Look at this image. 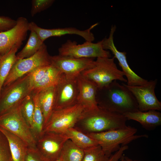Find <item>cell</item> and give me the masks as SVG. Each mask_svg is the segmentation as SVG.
Returning <instances> with one entry per match:
<instances>
[{
  "label": "cell",
  "instance_id": "3",
  "mask_svg": "<svg viewBox=\"0 0 161 161\" xmlns=\"http://www.w3.org/2000/svg\"><path fill=\"white\" fill-rule=\"evenodd\" d=\"M137 129L130 126L119 129L97 133H90L87 135L94 140L105 154L110 157L117 151L121 146L127 145L139 138L148 137L146 134L136 135Z\"/></svg>",
  "mask_w": 161,
  "mask_h": 161
},
{
  "label": "cell",
  "instance_id": "37",
  "mask_svg": "<svg viewBox=\"0 0 161 161\" xmlns=\"http://www.w3.org/2000/svg\"><path fill=\"white\" fill-rule=\"evenodd\" d=\"M55 161H62L60 157H59L55 160Z\"/></svg>",
  "mask_w": 161,
  "mask_h": 161
},
{
  "label": "cell",
  "instance_id": "25",
  "mask_svg": "<svg viewBox=\"0 0 161 161\" xmlns=\"http://www.w3.org/2000/svg\"><path fill=\"white\" fill-rule=\"evenodd\" d=\"M44 43L35 32L30 31L26 44L16 55L17 58L18 59H24L32 56L39 50Z\"/></svg>",
  "mask_w": 161,
  "mask_h": 161
},
{
  "label": "cell",
  "instance_id": "20",
  "mask_svg": "<svg viewBox=\"0 0 161 161\" xmlns=\"http://www.w3.org/2000/svg\"><path fill=\"white\" fill-rule=\"evenodd\" d=\"M55 91L56 86L44 89L38 93L39 103L44 116V127L54 110Z\"/></svg>",
  "mask_w": 161,
  "mask_h": 161
},
{
  "label": "cell",
  "instance_id": "36",
  "mask_svg": "<svg viewBox=\"0 0 161 161\" xmlns=\"http://www.w3.org/2000/svg\"><path fill=\"white\" fill-rule=\"evenodd\" d=\"M120 161H126L124 158V156L123 155L121 158L120 159Z\"/></svg>",
  "mask_w": 161,
  "mask_h": 161
},
{
  "label": "cell",
  "instance_id": "4",
  "mask_svg": "<svg viewBox=\"0 0 161 161\" xmlns=\"http://www.w3.org/2000/svg\"><path fill=\"white\" fill-rule=\"evenodd\" d=\"M114 58H99L94 61L93 65L82 72L81 74L93 83L100 89L114 80L127 82L124 73L119 69L114 62Z\"/></svg>",
  "mask_w": 161,
  "mask_h": 161
},
{
  "label": "cell",
  "instance_id": "17",
  "mask_svg": "<svg viewBox=\"0 0 161 161\" xmlns=\"http://www.w3.org/2000/svg\"><path fill=\"white\" fill-rule=\"evenodd\" d=\"M78 94L77 103L82 106L85 110L94 109L98 106L96 94L98 88L93 83L81 74L77 77Z\"/></svg>",
  "mask_w": 161,
  "mask_h": 161
},
{
  "label": "cell",
  "instance_id": "21",
  "mask_svg": "<svg viewBox=\"0 0 161 161\" xmlns=\"http://www.w3.org/2000/svg\"><path fill=\"white\" fill-rule=\"evenodd\" d=\"M20 47L16 46L6 53L0 55V93L6 78L18 59L16 53Z\"/></svg>",
  "mask_w": 161,
  "mask_h": 161
},
{
  "label": "cell",
  "instance_id": "9",
  "mask_svg": "<svg viewBox=\"0 0 161 161\" xmlns=\"http://www.w3.org/2000/svg\"><path fill=\"white\" fill-rule=\"evenodd\" d=\"M59 55L78 58H110V52L104 49L103 40L96 43L86 41L78 44L70 40L62 44L58 49Z\"/></svg>",
  "mask_w": 161,
  "mask_h": 161
},
{
  "label": "cell",
  "instance_id": "15",
  "mask_svg": "<svg viewBox=\"0 0 161 161\" xmlns=\"http://www.w3.org/2000/svg\"><path fill=\"white\" fill-rule=\"evenodd\" d=\"M16 24L10 29L0 32V55H3L16 46H21L26 38L29 22L25 18H17Z\"/></svg>",
  "mask_w": 161,
  "mask_h": 161
},
{
  "label": "cell",
  "instance_id": "35",
  "mask_svg": "<svg viewBox=\"0 0 161 161\" xmlns=\"http://www.w3.org/2000/svg\"><path fill=\"white\" fill-rule=\"evenodd\" d=\"M124 158L126 161H140L139 160H133L127 156H124Z\"/></svg>",
  "mask_w": 161,
  "mask_h": 161
},
{
  "label": "cell",
  "instance_id": "34",
  "mask_svg": "<svg viewBox=\"0 0 161 161\" xmlns=\"http://www.w3.org/2000/svg\"><path fill=\"white\" fill-rule=\"evenodd\" d=\"M128 148L129 146L127 145L121 146L119 150L110 157L108 161H118L123 155L124 151Z\"/></svg>",
  "mask_w": 161,
  "mask_h": 161
},
{
  "label": "cell",
  "instance_id": "1",
  "mask_svg": "<svg viewBox=\"0 0 161 161\" xmlns=\"http://www.w3.org/2000/svg\"><path fill=\"white\" fill-rule=\"evenodd\" d=\"M96 98L98 106L112 112L123 115L139 110L132 93L116 80L105 87L98 89Z\"/></svg>",
  "mask_w": 161,
  "mask_h": 161
},
{
  "label": "cell",
  "instance_id": "10",
  "mask_svg": "<svg viewBox=\"0 0 161 161\" xmlns=\"http://www.w3.org/2000/svg\"><path fill=\"white\" fill-rule=\"evenodd\" d=\"M157 79L151 80L139 86H130L124 83L125 86L133 94L138 104L139 111L146 112L150 110L160 111L161 102L155 95V89L157 83Z\"/></svg>",
  "mask_w": 161,
  "mask_h": 161
},
{
  "label": "cell",
  "instance_id": "8",
  "mask_svg": "<svg viewBox=\"0 0 161 161\" xmlns=\"http://www.w3.org/2000/svg\"><path fill=\"white\" fill-rule=\"evenodd\" d=\"M0 127L18 137L29 146L36 147V139L23 117L20 105L0 116Z\"/></svg>",
  "mask_w": 161,
  "mask_h": 161
},
{
  "label": "cell",
  "instance_id": "29",
  "mask_svg": "<svg viewBox=\"0 0 161 161\" xmlns=\"http://www.w3.org/2000/svg\"><path fill=\"white\" fill-rule=\"evenodd\" d=\"M49 65L38 67L29 73L30 86L31 92L43 77Z\"/></svg>",
  "mask_w": 161,
  "mask_h": 161
},
{
  "label": "cell",
  "instance_id": "31",
  "mask_svg": "<svg viewBox=\"0 0 161 161\" xmlns=\"http://www.w3.org/2000/svg\"><path fill=\"white\" fill-rule=\"evenodd\" d=\"M0 161H11L9 145L4 135L0 131Z\"/></svg>",
  "mask_w": 161,
  "mask_h": 161
},
{
  "label": "cell",
  "instance_id": "26",
  "mask_svg": "<svg viewBox=\"0 0 161 161\" xmlns=\"http://www.w3.org/2000/svg\"><path fill=\"white\" fill-rule=\"evenodd\" d=\"M84 155V150L69 139L64 143L59 157L62 161H82Z\"/></svg>",
  "mask_w": 161,
  "mask_h": 161
},
{
  "label": "cell",
  "instance_id": "38",
  "mask_svg": "<svg viewBox=\"0 0 161 161\" xmlns=\"http://www.w3.org/2000/svg\"></svg>",
  "mask_w": 161,
  "mask_h": 161
},
{
  "label": "cell",
  "instance_id": "13",
  "mask_svg": "<svg viewBox=\"0 0 161 161\" xmlns=\"http://www.w3.org/2000/svg\"><path fill=\"white\" fill-rule=\"evenodd\" d=\"M116 29V26H112L109 36L103 40V46L105 50L109 49L114 55V58H116L118 64L121 68L122 71L127 78V85L130 86L143 85L148 81L141 77L136 74L130 67L127 60L126 53L120 52L116 48L114 42L113 35Z\"/></svg>",
  "mask_w": 161,
  "mask_h": 161
},
{
  "label": "cell",
  "instance_id": "14",
  "mask_svg": "<svg viewBox=\"0 0 161 161\" xmlns=\"http://www.w3.org/2000/svg\"><path fill=\"white\" fill-rule=\"evenodd\" d=\"M78 94L77 77H68L64 74L56 86L54 110L63 109L77 103Z\"/></svg>",
  "mask_w": 161,
  "mask_h": 161
},
{
  "label": "cell",
  "instance_id": "33",
  "mask_svg": "<svg viewBox=\"0 0 161 161\" xmlns=\"http://www.w3.org/2000/svg\"><path fill=\"white\" fill-rule=\"evenodd\" d=\"M16 20L7 17L0 16V32L10 29L16 24Z\"/></svg>",
  "mask_w": 161,
  "mask_h": 161
},
{
  "label": "cell",
  "instance_id": "30",
  "mask_svg": "<svg viewBox=\"0 0 161 161\" xmlns=\"http://www.w3.org/2000/svg\"><path fill=\"white\" fill-rule=\"evenodd\" d=\"M53 0H32L30 13L33 17L36 14L43 11L50 7L53 3Z\"/></svg>",
  "mask_w": 161,
  "mask_h": 161
},
{
  "label": "cell",
  "instance_id": "27",
  "mask_svg": "<svg viewBox=\"0 0 161 161\" xmlns=\"http://www.w3.org/2000/svg\"><path fill=\"white\" fill-rule=\"evenodd\" d=\"M20 108L23 117L32 132L34 105L31 93L23 101L20 105Z\"/></svg>",
  "mask_w": 161,
  "mask_h": 161
},
{
  "label": "cell",
  "instance_id": "23",
  "mask_svg": "<svg viewBox=\"0 0 161 161\" xmlns=\"http://www.w3.org/2000/svg\"><path fill=\"white\" fill-rule=\"evenodd\" d=\"M63 133L75 145L83 150L98 145L96 142L87 134L74 127Z\"/></svg>",
  "mask_w": 161,
  "mask_h": 161
},
{
  "label": "cell",
  "instance_id": "12",
  "mask_svg": "<svg viewBox=\"0 0 161 161\" xmlns=\"http://www.w3.org/2000/svg\"><path fill=\"white\" fill-rule=\"evenodd\" d=\"M51 64L66 76L77 77L81 73L92 66L95 60L92 58H78L59 55L50 56Z\"/></svg>",
  "mask_w": 161,
  "mask_h": 161
},
{
  "label": "cell",
  "instance_id": "2",
  "mask_svg": "<svg viewBox=\"0 0 161 161\" xmlns=\"http://www.w3.org/2000/svg\"><path fill=\"white\" fill-rule=\"evenodd\" d=\"M127 120L123 114L98 106L92 109L84 110L78 123L88 133H97L125 127Z\"/></svg>",
  "mask_w": 161,
  "mask_h": 161
},
{
  "label": "cell",
  "instance_id": "7",
  "mask_svg": "<svg viewBox=\"0 0 161 161\" xmlns=\"http://www.w3.org/2000/svg\"><path fill=\"white\" fill-rule=\"evenodd\" d=\"M84 110L82 106L77 103L66 108L54 110L44 127L43 132L63 133L67 129L73 128Z\"/></svg>",
  "mask_w": 161,
  "mask_h": 161
},
{
  "label": "cell",
  "instance_id": "11",
  "mask_svg": "<svg viewBox=\"0 0 161 161\" xmlns=\"http://www.w3.org/2000/svg\"><path fill=\"white\" fill-rule=\"evenodd\" d=\"M69 139L64 133L43 132L36 140V148L47 161H55L59 157L64 143Z\"/></svg>",
  "mask_w": 161,
  "mask_h": 161
},
{
  "label": "cell",
  "instance_id": "18",
  "mask_svg": "<svg viewBox=\"0 0 161 161\" xmlns=\"http://www.w3.org/2000/svg\"><path fill=\"white\" fill-rule=\"evenodd\" d=\"M127 120L139 122L145 129L152 130L161 124V113L158 111L150 110L129 112L123 115Z\"/></svg>",
  "mask_w": 161,
  "mask_h": 161
},
{
  "label": "cell",
  "instance_id": "16",
  "mask_svg": "<svg viewBox=\"0 0 161 161\" xmlns=\"http://www.w3.org/2000/svg\"><path fill=\"white\" fill-rule=\"evenodd\" d=\"M98 23H96L91 26L88 29L83 30L72 27L44 29L39 27L34 22H29L28 30L35 32L40 40L44 42L45 40L49 38L60 36L67 34L76 35L83 38L86 41L92 42L95 38L91 30Z\"/></svg>",
  "mask_w": 161,
  "mask_h": 161
},
{
  "label": "cell",
  "instance_id": "6",
  "mask_svg": "<svg viewBox=\"0 0 161 161\" xmlns=\"http://www.w3.org/2000/svg\"><path fill=\"white\" fill-rule=\"evenodd\" d=\"M50 57L47 46L44 43L39 50L32 56L27 58L18 59L6 78L3 87L9 85L38 67L50 65Z\"/></svg>",
  "mask_w": 161,
  "mask_h": 161
},
{
  "label": "cell",
  "instance_id": "32",
  "mask_svg": "<svg viewBox=\"0 0 161 161\" xmlns=\"http://www.w3.org/2000/svg\"><path fill=\"white\" fill-rule=\"evenodd\" d=\"M25 161H47L39 153L36 147L28 146Z\"/></svg>",
  "mask_w": 161,
  "mask_h": 161
},
{
  "label": "cell",
  "instance_id": "19",
  "mask_svg": "<svg viewBox=\"0 0 161 161\" xmlns=\"http://www.w3.org/2000/svg\"><path fill=\"white\" fill-rule=\"evenodd\" d=\"M0 131L7 140L12 161H25L28 145L22 140L0 127Z\"/></svg>",
  "mask_w": 161,
  "mask_h": 161
},
{
  "label": "cell",
  "instance_id": "28",
  "mask_svg": "<svg viewBox=\"0 0 161 161\" xmlns=\"http://www.w3.org/2000/svg\"><path fill=\"white\" fill-rule=\"evenodd\" d=\"M84 151L82 161H108L109 160V157L105 154L98 145Z\"/></svg>",
  "mask_w": 161,
  "mask_h": 161
},
{
  "label": "cell",
  "instance_id": "22",
  "mask_svg": "<svg viewBox=\"0 0 161 161\" xmlns=\"http://www.w3.org/2000/svg\"><path fill=\"white\" fill-rule=\"evenodd\" d=\"M64 74L51 64L45 75L32 91V94L38 93L46 88L56 86Z\"/></svg>",
  "mask_w": 161,
  "mask_h": 161
},
{
  "label": "cell",
  "instance_id": "5",
  "mask_svg": "<svg viewBox=\"0 0 161 161\" xmlns=\"http://www.w3.org/2000/svg\"><path fill=\"white\" fill-rule=\"evenodd\" d=\"M31 92L29 73L3 87L0 93V116L20 105Z\"/></svg>",
  "mask_w": 161,
  "mask_h": 161
},
{
  "label": "cell",
  "instance_id": "24",
  "mask_svg": "<svg viewBox=\"0 0 161 161\" xmlns=\"http://www.w3.org/2000/svg\"><path fill=\"white\" fill-rule=\"evenodd\" d=\"M31 94L34 105L32 132L36 140L43 133L44 117L38 100V93Z\"/></svg>",
  "mask_w": 161,
  "mask_h": 161
}]
</instances>
